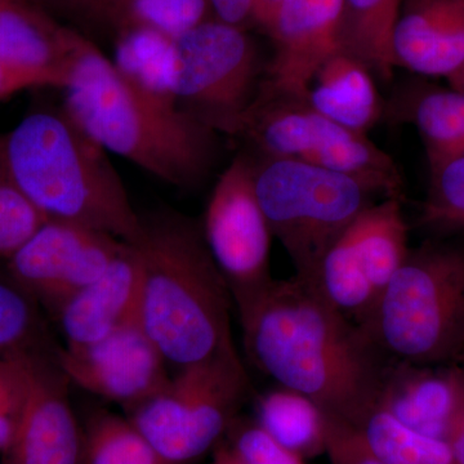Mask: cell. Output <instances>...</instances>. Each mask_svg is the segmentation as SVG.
<instances>
[{"instance_id": "cell-1", "label": "cell", "mask_w": 464, "mask_h": 464, "mask_svg": "<svg viewBox=\"0 0 464 464\" xmlns=\"http://www.w3.org/2000/svg\"><path fill=\"white\" fill-rule=\"evenodd\" d=\"M235 311L250 362L279 386L351 426L373 408L390 360L311 284L274 279Z\"/></svg>"}, {"instance_id": "cell-2", "label": "cell", "mask_w": 464, "mask_h": 464, "mask_svg": "<svg viewBox=\"0 0 464 464\" xmlns=\"http://www.w3.org/2000/svg\"><path fill=\"white\" fill-rule=\"evenodd\" d=\"M63 91L61 109L85 134L161 181L190 188L215 167L218 133L136 90L84 36Z\"/></svg>"}, {"instance_id": "cell-3", "label": "cell", "mask_w": 464, "mask_h": 464, "mask_svg": "<svg viewBox=\"0 0 464 464\" xmlns=\"http://www.w3.org/2000/svg\"><path fill=\"white\" fill-rule=\"evenodd\" d=\"M141 261L139 317L167 365L177 371L239 355L232 338L234 299L224 275L191 219H143L134 244Z\"/></svg>"}, {"instance_id": "cell-4", "label": "cell", "mask_w": 464, "mask_h": 464, "mask_svg": "<svg viewBox=\"0 0 464 464\" xmlns=\"http://www.w3.org/2000/svg\"><path fill=\"white\" fill-rule=\"evenodd\" d=\"M0 159L30 203L52 221L139 243L143 218L108 157L60 110H36L0 136Z\"/></svg>"}, {"instance_id": "cell-5", "label": "cell", "mask_w": 464, "mask_h": 464, "mask_svg": "<svg viewBox=\"0 0 464 464\" xmlns=\"http://www.w3.org/2000/svg\"><path fill=\"white\" fill-rule=\"evenodd\" d=\"M360 328L391 362H457L464 353V246L430 241L409 250Z\"/></svg>"}, {"instance_id": "cell-6", "label": "cell", "mask_w": 464, "mask_h": 464, "mask_svg": "<svg viewBox=\"0 0 464 464\" xmlns=\"http://www.w3.org/2000/svg\"><path fill=\"white\" fill-rule=\"evenodd\" d=\"M253 181L274 237L295 266V276L308 284L357 217L377 198L386 199L362 179L292 159H253Z\"/></svg>"}, {"instance_id": "cell-7", "label": "cell", "mask_w": 464, "mask_h": 464, "mask_svg": "<svg viewBox=\"0 0 464 464\" xmlns=\"http://www.w3.org/2000/svg\"><path fill=\"white\" fill-rule=\"evenodd\" d=\"M249 392L239 355L179 369L141 404L130 422L170 464H190L225 439Z\"/></svg>"}, {"instance_id": "cell-8", "label": "cell", "mask_w": 464, "mask_h": 464, "mask_svg": "<svg viewBox=\"0 0 464 464\" xmlns=\"http://www.w3.org/2000/svg\"><path fill=\"white\" fill-rule=\"evenodd\" d=\"M258 157L292 159L362 179L383 198L404 199L393 159L366 137L316 111L306 99L259 97L240 136Z\"/></svg>"}, {"instance_id": "cell-9", "label": "cell", "mask_w": 464, "mask_h": 464, "mask_svg": "<svg viewBox=\"0 0 464 464\" xmlns=\"http://www.w3.org/2000/svg\"><path fill=\"white\" fill-rule=\"evenodd\" d=\"M177 47L179 108L218 134L239 137L265 76L252 36L212 18L179 35Z\"/></svg>"}, {"instance_id": "cell-10", "label": "cell", "mask_w": 464, "mask_h": 464, "mask_svg": "<svg viewBox=\"0 0 464 464\" xmlns=\"http://www.w3.org/2000/svg\"><path fill=\"white\" fill-rule=\"evenodd\" d=\"M201 231L230 289L235 310L273 282L274 235L256 195L253 158L239 155L219 176Z\"/></svg>"}, {"instance_id": "cell-11", "label": "cell", "mask_w": 464, "mask_h": 464, "mask_svg": "<svg viewBox=\"0 0 464 464\" xmlns=\"http://www.w3.org/2000/svg\"><path fill=\"white\" fill-rule=\"evenodd\" d=\"M124 246L105 232L47 219L5 265L9 276L53 315L105 273Z\"/></svg>"}, {"instance_id": "cell-12", "label": "cell", "mask_w": 464, "mask_h": 464, "mask_svg": "<svg viewBox=\"0 0 464 464\" xmlns=\"http://www.w3.org/2000/svg\"><path fill=\"white\" fill-rule=\"evenodd\" d=\"M56 359L70 383L127 411L154 395L169 378L166 360L139 314L88 346L57 348Z\"/></svg>"}, {"instance_id": "cell-13", "label": "cell", "mask_w": 464, "mask_h": 464, "mask_svg": "<svg viewBox=\"0 0 464 464\" xmlns=\"http://www.w3.org/2000/svg\"><path fill=\"white\" fill-rule=\"evenodd\" d=\"M25 408L2 464H85L84 431L72 402L70 381L50 346L27 351Z\"/></svg>"}, {"instance_id": "cell-14", "label": "cell", "mask_w": 464, "mask_h": 464, "mask_svg": "<svg viewBox=\"0 0 464 464\" xmlns=\"http://www.w3.org/2000/svg\"><path fill=\"white\" fill-rule=\"evenodd\" d=\"M342 0H283L266 33L274 53L259 97L306 99L319 67L340 50Z\"/></svg>"}, {"instance_id": "cell-15", "label": "cell", "mask_w": 464, "mask_h": 464, "mask_svg": "<svg viewBox=\"0 0 464 464\" xmlns=\"http://www.w3.org/2000/svg\"><path fill=\"white\" fill-rule=\"evenodd\" d=\"M464 404V378L457 362L418 365L390 362L375 405L409 429L447 441Z\"/></svg>"}, {"instance_id": "cell-16", "label": "cell", "mask_w": 464, "mask_h": 464, "mask_svg": "<svg viewBox=\"0 0 464 464\" xmlns=\"http://www.w3.org/2000/svg\"><path fill=\"white\" fill-rule=\"evenodd\" d=\"M396 67L430 78L464 69V0H402L392 36Z\"/></svg>"}, {"instance_id": "cell-17", "label": "cell", "mask_w": 464, "mask_h": 464, "mask_svg": "<svg viewBox=\"0 0 464 464\" xmlns=\"http://www.w3.org/2000/svg\"><path fill=\"white\" fill-rule=\"evenodd\" d=\"M140 288L139 250L125 243L105 273L67 299L53 314L66 347L88 346L133 319L139 314Z\"/></svg>"}, {"instance_id": "cell-18", "label": "cell", "mask_w": 464, "mask_h": 464, "mask_svg": "<svg viewBox=\"0 0 464 464\" xmlns=\"http://www.w3.org/2000/svg\"><path fill=\"white\" fill-rule=\"evenodd\" d=\"M81 34L60 25L34 0H0V60L66 76Z\"/></svg>"}, {"instance_id": "cell-19", "label": "cell", "mask_w": 464, "mask_h": 464, "mask_svg": "<svg viewBox=\"0 0 464 464\" xmlns=\"http://www.w3.org/2000/svg\"><path fill=\"white\" fill-rule=\"evenodd\" d=\"M306 100L329 121L360 134L380 123L386 108L371 70L341 50L319 67Z\"/></svg>"}, {"instance_id": "cell-20", "label": "cell", "mask_w": 464, "mask_h": 464, "mask_svg": "<svg viewBox=\"0 0 464 464\" xmlns=\"http://www.w3.org/2000/svg\"><path fill=\"white\" fill-rule=\"evenodd\" d=\"M384 115L396 123L414 125L430 168L464 155V92L409 83L386 103Z\"/></svg>"}, {"instance_id": "cell-21", "label": "cell", "mask_w": 464, "mask_h": 464, "mask_svg": "<svg viewBox=\"0 0 464 464\" xmlns=\"http://www.w3.org/2000/svg\"><path fill=\"white\" fill-rule=\"evenodd\" d=\"M116 32L118 38L112 63L119 74L150 99L179 108L177 38L145 26L121 27Z\"/></svg>"}, {"instance_id": "cell-22", "label": "cell", "mask_w": 464, "mask_h": 464, "mask_svg": "<svg viewBox=\"0 0 464 464\" xmlns=\"http://www.w3.org/2000/svg\"><path fill=\"white\" fill-rule=\"evenodd\" d=\"M348 235L378 297L409 255L402 199L375 201L357 217ZM378 299V298H377Z\"/></svg>"}, {"instance_id": "cell-23", "label": "cell", "mask_w": 464, "mask_h": 464, "mask_svg": "<svg viewBox=\"0 0 464 464\" xmlns=\"http://www.w3.org/2000/svg\"><path fill=\"white\" fill-rule=\"evenodd\" d=\"M402 0H342L340 50L389 83L396 69L392 36Z\"/></svg>"}, {"instance_id": "cell-24", "label": "cell", "mask_w": 464, "mask_h": 464, "mask_svg": "<svg viewBox=\"0 0 464 464\" xmlns=\"http://www.w3.org/2000/svg\"><path fill=\"white\" fill-rule=\"evenodd\" d=\"M268 435L299 457L325 454L328 415L307 396L279 386L257 401V420Z\"/></svg>"}, {"instance_id": "cell-25", "label": "cell", "mask_w": 464, "mask_h": 464, "mask_svg": "<svg viewBox=\"0 0 464 464\" xmlns=\"http://www.w3.org/2000/svg\"><path fill=\"white\" fill-rule=\"evenodd\" d=\"M311 285L338 313L359 326L372 313L378 298L348 230L325 253Z\"/></svg>"}, {"instance_id": "cell-26", "label": "cell", "mask_w": 464, "mask_h": 464, "mask_svg": "<svg viewBox=\"0 0 464 464\" xmlns=\"http://www.w3.org/2000/svg\"><path fill=\"white\" fill-rule=\"evenodd\" d=\"M353 427L383 464H453L447 441L409 429L377 406Z\"/></svg>"}, {"instance_id": "cell-27", "label": "cell", "mask_w": 464, "mask_h": 464, "mask_svg": "<svg viewBox=\"0 0 464 464\" xmlns=\"http://www.w3.org/2000/svg\"><path fill=\"white\" fill-rule=\"evenodd\" d=\"M83 431L85 464H170L130 418L101 411Z\"/></svg>"}, {"instance_id": "cell-28", "label": "cell", "mask_w": 464, "mask_h": 464, "mask_svg": "<svg viewBox=\"0 0 464 464\" xmlns=\"http://www.w3.org/2000/svg\"><path fill=\"white\" fill-rule=\"evenodd\" d=\"M209 0H118L110 24L116 27L145 26L179 38L212 20Z\"/></svg>"}, {"instance_id": "cell-29", "label": "cell", "mask_w": 464, "mask_h": 464, "mask_svg": "<svg viewBox=\"0 0 464 464\" xmlns=\"http://www.w3.org/2000/svg\"><path fill=\"white\" fill-rule=\"evenodd\" d=\"M50 346L41 306L8 274L0 275V356Z\"/></svg>"}, {"instance_id": "cell-30", "label": "cell", "mask_w": 464, "mask_h": 464, "mask_svg": "<svg viewBox=\"0 0 464 464\" xmlns=\"http://www.w3.org/2000/svg\"><path fill=\"white\" fill-rule=\"evenodd\" d=\"M430 170L429 191L420 207V227L440 234L464 230V155Z\"/></svg>"}, {"instance_id": "cell-31", "label": "cell", "mask_w": 464, "mask_h": 464, "mask_svg": "<svg viewBox=\"0 0 464 464\" xmlns=\"http://www.w3.org/2000/svg\"><path fill=\"white\" fill-rule=\"evenodd\" d=\"M45 221L0 159V261L7 262Z\"/></svg>"}, {"instance_id": "cell-32", "label": "cell", "mask_w": 464, "mask_h": 464, "mask_svg": "<svg viewBox=\"0 0 464 464\" xmlns=\"http://www.w3.org/2000/svg\"><path fill=\"white\" fill-rule=\"evenodd\" d=\"M27 351L0 356V456L11 447L25 408L29 389Z\"/></svg>"}, {"instance_id": "cell-33", "label": "cell", "mask_w": 464, "mask_h": 464, "mask_svg": "<svg viewBox=\"0 0 464 464\" xmlns=\"http://www.w3.org/2000/svg\"><path fill=\"white\" fill-rule=\"evenodd\" d=\"M227 441L246 464H306L253 420H237L228 429Z\"/></svg>"}, {"instance_id": "cell-34", "label": "cell", "mask_w": 464, "mask_h": 464, "mask_svg": "<svg viewBox=\"0 0 464 464\" xmlns=\"http://www.w3.org/2000/svg\"><path fill=\"white\" fill-rule=\"evenodd\" d=\"M328 415L325 454L332 464H383L365 448L355 427Z\"/></svg>"}, {"instance_id": "cell-35", "label": "cell", "mask_w": 464, "mask_h": 464, "mask_svg": "<svg viewBox=\"0 0 464 464\" xmlns=\"http://www.w3.org/2000/svg\"><path fill=\"white\" fill-rule=\"evenodd\" d=\"M66 83V76L12 65L0 60V102L32 88L52 87L63 90Z\"/></svg>"}, {"instance_id": "cell-36", "label": "cell", "mask_w": 464, "mask_h": 464, "mask_svg": "<svg viewBox=\"0 0 464 464\" xmlns=\"http://www.w3.org/2000/svg\"><path fill=\"white\" fill-rule=\"evenodd\" d=\"M209 3L216 20L244 29L253 24L255 0H209Z\"/></svg>"}, {"instance_id": "cell-37", "label": "cell", "mask_w": 464, "mask_h": 464, "mask_svg": "<svg viewBox=\"0 0 464 464\" xmlns=\"http://www.w3.org/2000/svg\"><path fill=\"white\" fill-rule=\"evenodd\" d=\"M70 14L90 21L111 20L118 0H53Z\"/></svg>"}, {"instance_id": "cell-38", "label": "cell", "mask_w": 464, "mask_h": 464, "mask_svg": "<svg viewBox=\"0 0 464 464\" xmlns=\"http://www.w3.org/2000/svg\"><path fill=\"white\" fill-rule=\"evenodd\" d=\"M447 444L450 450L453 464H464V404L458 413L450 432H449Z\"/></svg>"}, {"instance_id": "cell-39", "label": "cell", "mask_w": 464, "mask_h": 464, "mask_svg": "<svg viewBox=\"0 0 464 464\" xmlns=\"http://www.w3.org/2000/svg\"><path fill=\"white\" fill-rule=\"evenodd\" d=\"M283 0H255L253 7V24L261 27L262 30L267 29L273 20L275 12L279 7Z\"/></svg>"}, {"instance_id": "cell-40", "label": "cell", "mask_w": 464, "mask_h": 464, "mask_svg": "<svg viewBox=\"0 0 464 464\" xmlns=\"http://www.w3.org/2000/svg\"><path fill=\"white\" fill-rule=\"evenodd\" d=\"M213 464H246L230 442L224 439L212 450Z\"/></svg>"}, {"instance_id": "cell-41", "label": "cell", "mask_w": 464, "mask_h": 464, "mask_svg": "<svg viewBox=\"0 0 464 464\" xmlns=\"http://www.w3.org/2000/svg\"><path fill=\"white\" fill-rule=\"evenodd\" d=\"M449 84H450V87L454 88V90L464 92V69L459 74L451 78L450 81H449Z\"/></svg>"}, {"instance_id": "cell-42", "label": "cell", "mask_w": 464, "mask_h": 464, "mask_svg": "<svg viewBox=\"0 0 464 464\" xmlns=\"http://www.w3.org/2000/svg\"><path fill=\"white\" fill-rule=\"evenodd\" d=\"M457 364L459 365L460 371H462L463 378H464V353L459 359L457 360Z\"/></svg>"}]
</instances>
